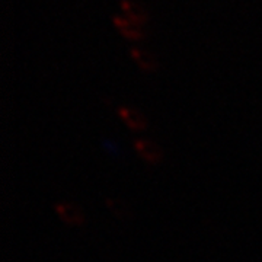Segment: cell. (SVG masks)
<instances>
[{
    "instance_id": "6da1fadb",
    "label": "cell",
    "mask_w": 262,
    "mask_h": 262,
    "mask_svg": "<svg viewBox=\"0 0 262 262\" xmlns=\"http://www.w3.org/2000/svg\"><path fill=\"white\" fill-rule=\"evenodd\" d=\"M134 147L140 155L141 159L149 163H159L163 158V151L159 147V144H156L149 139H137L134 141Z\"/></svg>"
},
{
    "instance_id": "ba28073f",
    "label": "cell",
    "mask_w": 262,
    "mask_h": 262,
    "mask_svg": "<svg viewBox=\"0 0 262 262\" xmlns=\"http://www.w3.org/2000/svg\"><path fill=\"white\" fill-rule=\"evenodd\" d=\"M105 147L110 150L111 153H114V155H115V153H118V146H117L115 143H113V141H108V140L105 141Z\"/></svg>"
},
{
    "instance_id": "277c9868",
    "label": "cell",
    "mask_w": 262,
    "mask_h": 262,
    "mask_svg": "<svg viewBox=\"0 0 262 262\" xmlns=\"http://www.w3.org/2000/svg\"><path fill=\"white\" fill-rule=\"evenodd\" d=\"M118 114L121 117V120L128 127H130L133 131H141L146 128L147 125V120L143 114L136 110V108H130V106H122L118 110Z\"/></svg>"
},
{
    "instance_id": "7a4b0ae2",
    "label": "cell",
    "mask_w": 262,
    "mask_h": 262,
    "mask_svg": "<svg viewBox=\"0 0 262 262\" xmlns=\"http://www.w3.org/2000/svg\"><path fill=\"white\" fill-rule=\"evenodd\" d=\"M114 25L118 28V31L121 32L124 37L127 39H133V41H139L146 37V32L143 31L140 24L134 22L128 18H122V16H114L113 18Z\"/></svg>"
},
{
    "instance_id": "8992f818",
    "label": "cell",
    "mask_w": 262,
    "mask_h": 262,
    "mask_svg": "<svg viewBox=\"0 0 262 262\" xmlns=\"http://www.w3.org/2000/svg\"><path fill=\"white\" fill-rule=\"evenodd\" d=\"M130 54L133 57V60L140 66V69H143L144 72H155L158 69L156 57L153 56L151 53H149L147 50L133 47L130 50Z\"/></svg>"
},
{
    "instance_id": "5b68a950",
    "label": "cell",
    "mask_w": 262,
    "mask_h": 262,
    "mask_svg": "<svg viewBox=\"0 0 262 262\" xmlns=\"http://www.w3.org/2000/svg\"><path fill=\"white\" fill-rule=\"evenodd\" d=\"M121 9L125 13V16L137 24H146L149 20V12L147 9L139 3V2H134V0H121Z\"/></svg>"
},
{
    "instance_id": "3957f363",
    "label": "cell",
    "mask_w": 262,
    "mask_h": 262,
    "mask_svg": "<svg viewBox=\"0 0 262 262\" xmlns=\"http://www.w3.org/2000/svg\"><path fill=\"white\" fill-rule=\"evenodd\" d=\"M56 210L60 219L67 225L80 226L84 222L83 213L73 203H58L56 206Z\"/></svg>"
},
{
    "instance_id": "52a82bcc",
    "label": "cell",
    "mask_w": 262,
    "mask_h": 262,
    "mask_svg": "<svg viewBox=\"0 0 262 262\" xmlns=\"http://www.w3.org/2000/svg\"><path fill=\"white\" fill-rule=\"evenodd\" d=\"M106 204H108L110 210H111L117 217L122 219V217H127V215H128L127 206H125V203H124L122 200H120V198H108V200H106Z\"/></svg>"
}]
</instances>
